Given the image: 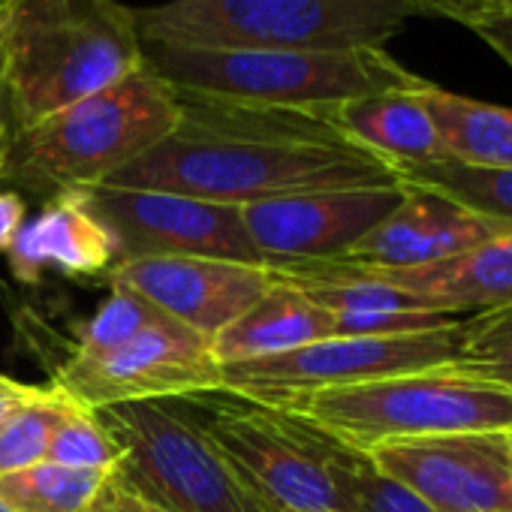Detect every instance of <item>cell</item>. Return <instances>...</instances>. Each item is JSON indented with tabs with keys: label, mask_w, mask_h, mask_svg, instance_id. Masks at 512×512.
Masks as SVG:
<instances>
[{
	"label": "cell",
	"mask_w": 512,
	"mask_h": 512,
	"mask_svg": "<svg viewBox=\"0 0 512 512\" xmlns=\"http://www.w3.org/2000/svg\"><path fill=\"white\" fill-rule=\"evenodd\" d=\"M25 220H28V205H25L22 193L0 190V253L10 250V244L19 235Z\"/></svg>",
	"instance_id": "obj_31"
},
{
	"label": "cell",
	"mask_w": 512,
	"mask_h": 512,
	"mask_svg": "<svg viewBox=\"0 0 512 512\" xmlns=\"http://www.w3.org/2000/svg\"><path fill=\"white\" fill-rule=\"evenodd\" d=\"M401 187V202L350 247L344 263L374 269H422L506 232L428 187L404 181Z\"/></svg>",
	"instance_id": "obj_15"
},
{
	"label": "cell",
	"mask_w": 512,
	"mask_h": 512,
	"mask_svg": "<svg viewBox=\"0 0 512 512\" xmlns=\"http://www.w3.org/2000/svg\"><path fill=\"white\" fill-rule=\"evenodd\" d=\"M416 16H437L464 25L467 31L512 19V0H413Z\"/></svg>",
	"instance_id": "obj_28"
},
{
	"label": "cell",
	"mask_w": 512,
	"mask_h": 512,
	"mask_svg": "<svg viewBox=\"0 0 512 512\" xmlns=\"http://www.w3.org/2000/svg\"><path fill=\"white\" fill-rule=\"evenodd\" d=\"M398 287L428 302L437 314L470 317L512 299V232L422 269H380Z\"/></svg>",
	"instance_id": "obj_17"
},
{
	"label": "cell",
	"mask_w": 512,
	"mask_h": 512,
	"mask_svg": "<svg viewBox=\"0 0 512 512\" xmlns=\"http://www.w3.org/2000/svg\"><path fill=\"white\" fill-rule=\"evenodd\" d=\"M184 401L263 512H356L365 455L263 401L229 392Z\"/></svg>",
	"instance_id": "obj_6"
},
{
	"label": "cell",
	"mask_w": 512,
	"mask_h": 512,
	"mask_svg": "<svg viewBox=\"0 0 512 512\" xmlns=\"http://www.w3.org/2000/svg\"><path fill=\"white\" fill-rule=\"evenodd\" d=\"M73 404L76 401L67 398L61 389L46 386L43 398L22 407L16 416L0 425V473L25 470L31 464L46 461L52 434Z\"/></svg>",
	"instance_id": "obj_23"
},
{
	"label": "cell",
	"mask_w": 512,
	"mask_h": 512,
	"mask_svg": "<svg viewBox=\"0 0 512 512\" xmlns=\"http://www.w3.org/2000/svg\"><path fill=\"white\" fill-rule=\"evenodd\" d=\"M79 193L112 229L118 263L148 260V256H205V260L266 266L244 229L238 205L106 184Z\"/></svg>",
	"instance_id": "obj_11"
},
{
	"label": "cell",
	"mask_w": 512,
	"mask_h": 512,
	"mask_svg": "<svg viewBox=\"0 0 512 512\" xmlns=\"http://www.w3.org/2000/svg\"><path fill=\"white\" fill-rule=\"evenodd\" d=\"M425 82V79H422ZM386 91L362 100H350L326 115L359 145L383 157L395 172L407 166H422L446 157L440 133L419 97V88Z\"/></svg>",
	"instance_id": "obj_19"
},
{
	"label": "cell",
	"mask_w": 512,
	"mask_h": 512,
	"mask_svg": "<svg viewBox=\"0 0 512 512\" xmlns=\"http://www.w3.org/2000/svg\"><path fill=\"white\" fill-rule=\"evenodd\" d=\"M46 386H34V383H22L16 377L0 374V425H4L10 416H16L22 407L34 404L37 398H43Z\"/></svg>",
	"instance_id": "obj_30"
},
{
	"label": "cell",
	"mask_w": 512,
	"mask_h": 512,
	"mask_svg": "<svg viewBox=\"0 0 512 512\" xmlns=\"http://www.w3.org/2000/svg\"><path fill=\"white\" fill-rule=\"evenodd\" d=\"M52 386L88 410H103L124 401H175L220 392V365L211 341L163 317L115 350L73 353Z\"/></svg>",
	"instance_id": "obj_10"
},
{
	"label": "cell",
	"mask_w": 512,
	"mask_h": 512,
	"mask_svg": "<svg viewBox=\"0 0 512 512\" xmlns=\"http://www.w3.org/2000/svg\"><path fill=\"white\" fill-rule=\"evenodd\" d=\"M404 184H419L428 187L467 211L491 220L494 226L512 232V169L500 166H473L461 163L452 157L422 163V166H407L398 172Z\"/></svg>",
	"instance_id": "obj_21"
},
{
	"label": "cell",
	"mask_w": 512,
	"mask_h": 512,
	"mask_svg": "<svg viewBox=\"0 0 512 512\" xmlns=\"http://www.w3.org/2000/svg\"><path fill=\"white\" fill-rule=\"evenodd\" d=\"M178 121V94L148 64L13 133L4 181L46 202L106 184L160 145Z\"/></svg>",
	"instance_id": "obj_3"
},
{
	"label": "cell",
	"mask_w": 512,
	"mask_h": 512,
	"mask_svg": "<svg viewBox=\"0 0 512 512\" xmlns=\"http://www.w3.org/2000/svg\"><path fill=\"white\" fill-rule=\"evenodd\" d=\"M145 67L136 10L121 0H4L0 97L25 130Z\"/></svg>",
	"instance_id": "obj_2"
},
{
	"label": "cell",
	"mask_w": 512,
	"mask_h": 512,
	"mask_svg": "<svg viewBox=\"0 0 512 512\" xmlns=\"http://www.w3.org/2000/svg\"><path fill=\"white\" fill-rule=\"evenodd\" d=\"M272 407L302 419L356 455L398 440L458 431H512V392L455 362L302 392Z\"/></svg>",
	"instance_id": "obj_5"
},
{
	"label": "cell",
	"mask_w": 512,
	"mask_h": 512,
	"mask_svg": "<svg viewBox=\"0 0 512 512\" xmlns=\"http://www.w3.org/2000/svg\"><path fill=\"white\" fill-rule=\"evenodd\" d=\"M419 97L440 133L446 157L512 169V109L470 100L431 82H422Z\"/></svg>",
	"instance_id": "obj_20"
},
{
	"label": "cell",
	"mask_w": 512,
	"mask_h": 512,
	"mask_svg": "<svg viewBox=\"0 0 512 512\" xmlns=\"http://www.w3.org/2000/svg\"><path fill=\"white\" fill-rule=\"evenodd\" d=\"M106 281L211 341L272 287L275 275L266 266L205 256H148L112 266Z\"/></svg>",
	"instance_id": "obj_14"
},
{
	"label": "cell",
	"mask_w": 512,
	"mask_h": 512,
	"mask_svg": "<svg viewBox=\"0 0 512 512\" xmlns=\"http://www.w3.org/2000/svg\"><path fill=\"white\" fill-rule=\"evenodd\" d=\"M473 34H476L491 52H497V55L512 67V19L479 25V28H473Z\"/></svg>",
	"instance_id": "obj_32"
},
{
	"label": "cell",
	"mask_w": 512,
	"mask_h": 512,
	"mask_svg": "<svg viewBox=\"0 0 512 512\" xmlns=\"http://www.w3.org/2000/svg\"><path fill=\"white\" fill-rule=\"evenodd\" d=\"M46 461L79 467V470L112 473L121 461V446L94 410L73 404L52 434Z\"/></svg>",
	"instance_id": "obj_25"
},
{
	"label": "cell",
	"mask_w": 512,
	"mask_h": 512,
	"mask_svg": "<svg viewBox=\"0 0 512 512\" xmlns=\"http://www.w3.org/2000/svg\"><path fill=\"white\" fill-rule=\"evenodd\" d=\"M461 320L398 335H332L299 350L223 365L220 392L275 404L290 395L368 383L458 359Z\"/></svg>",
	"instance_id": "obj_9"
},
{
	"label": "cell",
	"mask_w": 512,
	"mask_h": 512,
	"mask_svg": "<svg viewBox=\"0 0 512 512\" xmlns=\"http://www.w3.org/2000/svg\"><path fill=\"white\" fill-rule=\"evenodd\" d=\"M94 413L121 446L112 476L145 500L169 512H263L184 398L124 401Z\"/></svg>",
	"instance_id": "obj_8"
},
{
	"label": "cell",
	"mask_w": 512,
	"mask_h": 512,
	"mask_svg": "<svg viewBox=\"0 0 512 512\" xmlns=\"http://www.w3.org/2000/svg\"><path fill=\"white\" fill-rule=\"evenodd\" d=\"M0 512H10V509H7V506H4V503H0Z\"/></svg>",
	"instance_id": "obj_34"
},
{
	"label": "cell",
	"mask_w": 512,
	"mask_h": 512,
	"mask_svg": "<svg viewBox=\"0 0 512 512\" xmlns=\"http://www.w3.org/2000/svg\"><path fill=\"white\" fill-rule=\"evenodd\" d=\"M172 133L106 187L166 190L223 205L398 187L395 166L350 139L326 112L178 91Z\"/></svg>",
	"instance_id": "obj_1"
},
{
	"label": "cell",
	"mask_w": 512,
	"mask_h": 512,
	"mask_svg": "<svg viewBox=\"0 0 512 512\" xmlns=\"http://www.w3.org/2000/svg\"><path fill=\"white\" fill-rule=\"evenodd\" d=\"M404 187H350L253 202L241 208L244 229L266 269L344 260L398 202Z\"/></svg>",
	"instance_id": "obj_13"
},
{
	"label": "cell",
	"mask_w": 512,
	"mask_h": 512,
	"mask_svg": "<svg viewBox=\"0 0 512 512\" xmlns=\"http://www.w3.org/2000/svg\"><path fill=\"white\" fill-rule=\"evenodd\" d=\"M142 40L214 49H386L413 0H169L136 10Z\"/></svg>",
	"instance_id": "obj_7"
},
{
	"label": "cell",
	"mask_w": 512,
	"mask_h": 512,
	"mask_svg": "<svg viewBox=\"0 0 512 512\" xmlns=\"http://www.w3.org/2000/svg\"><path fill=\"white\" fill-rule=\"evenodd\" d=\"M145 43V64L178 91L329 112L350 100L416 88L386 49H214Z\"/></svg>",
	"instance_id": "obj_4"
},
{
	"label": "cell",
	"mask_w": 512,
	"mask_h": 512,
	"mask_svg": "<svg viewBox=\"0 0 512 512\" xmlns=\"http://www.w3.org/2000/svg\"><path fill=\"white\" fill-rule=\"evenodd\" d=\"M0 4H4V0H0Z\"/></svg>",
	"instance_id": "obj_35"
},
{
	"label": "cell",
	"mask_w": 512,
	"mask_h": 512,
	"mask_svg": "<svg viewBox=\"0 0 512 512\" xmlns=\"http://www.w3.org/2000/svg\"><path fill=\"white\" fill-rule=\"evenodd\" d=\"M356 512H434L398 482L380 476L365 458L356 473Z\"/></svg>",
	"instance_id": "obj_27"
},
{
	"label": "cell",
	"mask_w": 512,
	"mask_h": 512,
	"mask_svg": "<svg viewBox=\"0 0 512 512\" xmlns=\"http://www.w3.org/2000/svg\"><path fill=\"white\" fill-rule=\"evenodd\" d=\"M88 512H169L151 500H145L142 494H136L133 488H127L121 479L109 476L103 491L97 494V500L91 503Z\"/></svg>",
	"instance_id": "obj_29"
},
{
	"label": "cell",
	"mask_w": 512,
	"mask_h": 512,
	"mask_svg": "<svg viewBox=\"0 0 512 512\" xmlns=\"http://www.w3.org/2000/svg\"><path fill=\"white\" fill-rule=\"evenodd\" d=\"M332 335H338L335 317L317 302H311L302 290L275 275L272 287L260 299L235 323H229L217 338H211V353L223 368L266 356H281Z\"/></svg>",
	"instance_id": "obj_18"
},
{
	"label": "cell",
	"mask_w": 512,
	"mask_h": 512,
	"mask_svg": "<svg viewBox=\"0 0 512 512\" xmlns=\"http://www.w3.org/2000/svg\"><path fill=\"white\" fill-rule=\"evenodd\" d=\"M13 133L16 130L10 124L4 97H0V181H4V172H7V160H10V148H13Z\"/></svg>",
	"instance_id": "obj_33"
},
{
	"label": "cell",
	"mask_w": 512,
	"mask_h": 512,
	"mask_svg": "<svg viewBox=\"0 0 512 512\" xmlns=\"http://www.w3.org/2000/svg\"><path fill=\"white\" fill-rule=\"evenodd\" d=\"M455 365L512 392V299L461 320Z\"/></svg>",
	"instance_id": "obj_24"
},
{
	"label": "cell",
	"mask_w": 512,
	"mask_h": 512,
	"mask_svg": "<svg viewBox=\"0 0 512 512\" xmlns=\"http://www.w3.org/2000/svg\"><path fill=\"white\" fill-rule=\"evenodd\" d=\"M109 476L106 470L40 461L25 470L0 473V503L10 512H88Z\"/></svg>",
	"instance_id": "obj_22"
},
{
	"label": "cell",
	"mask_w": 512,
	"mask_h": 512,
	"mask_svg": "<svg viewBox=\"0 0 512 512\" xmlns=\"http://www.w3.org/2000/svg\"><path fill=\"white\" fill-rule=\"evenodd\" d=\"M365 458L434 512H512V431L398 440Z\"/></svg>",
	"instance_id": "obj_12"
},
{
	"label": "cell",
	"mask_w": 512,
	"mask_h": 512,
	"mask_svg": "<svg viewBox=\"0 0 512 512\" xmlns=\"http://www.w3.org/2000/svg\"><path fill=\"white\" fill-rule=\"evenodd\" d=\"M163 317L166 314L151 308L136 293L124 287H112L109 299L94 311V317L76 326V356H97L115 350L124 341L145 332L148 326L160 323Z\"/></svg>",
	"instance_id": "obj_26"
},
{
	"label": "cell",
	"mask_w": 512,
	"mask_h": 512,
	"mask_svg": "<svg viewBox=\"0 0 512 512\" xmlns=\"http://www.w3.org/2000/svg\"><path fill=\"white\" fill-rule=\"evenodd\" d=\"M7 260L22 284H37L46 272L106 275L118 263V241L82 193H61L22 223Z\"/></svg>",
	"instance_id": "obj_16"
}]
</instances>
